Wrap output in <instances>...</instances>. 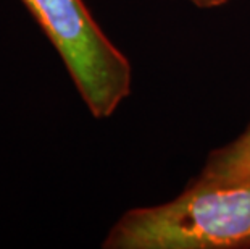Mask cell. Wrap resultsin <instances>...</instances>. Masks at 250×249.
I'll list each match as a JSON object with an SVG mask.
<instances>
[{
    "label": "cell",
    "mask_w": 250,
    "mask_h": 249,
    "mask_svg": "<svg viewBox=\"0 0 250 249\" xmlns=\"http://www.w3.org/2000/svg\"><path fill=\"white\" fill-rule=\"evenodd\" d=\"M65 63L83 102L104 120L129 97L131 62L100 29L84 0H21Z\"/></svg>",
    "instance_id": "7a4b0ae2"
},
{
    "label": "cell",
    "mask_w": 250,
    "mask_h": 249,
    "mask_svg": "<svg viewBox=\"0 0 250 249\" xmlns=\"http://www.w3.org/2000/svg\"><path fill=\"white\" fill-rule=\"evenodd\" d=\"M189 184L197 188L250 184V126L234 141L211 151L202 170Z\"/></svg>",
    "instance_id": "3957f363"
},
{
    "label": "cell",
    "mask_w": 250,
    "mask_h": 249,
    "mask_svg": "<svg viewBox=\"0 0 250 249\" xmlns=\"http://www.w3.org/2000/svg\"><path fill=\"white\" fill-rule=\"evenodd\" d=\"M188 2L200 10H215L225 7L229 3V0H188Z\"/></svg>",
    "instance_id": "277c9868"
},
{
    "label": "cell",
    "mask_w": 250,
    "mask_h": 249,
    "mask_svg": "<svg viewBox=\"0 0 250 249\" xmlns=\"http://www.w3.org/2000/svg\"><path fill=\"white\" fill-rule=\"evenodd\" d=\"M105 249L250 248V184L189 186L168 203L125 212L104 240Z\"/></svg>",
    "instance_id": "6da1fadb"
}]
</instances>
